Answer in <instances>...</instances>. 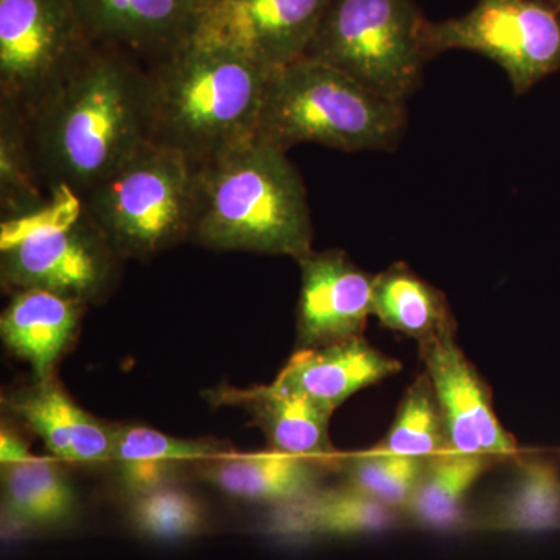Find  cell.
I'll return each mask as SVG.
<instances>
[{
    "instance_id": "obj_28",
    "label": "cell",
    "mask_w": 560,
    "mask_h": 560,
    "mask_svg": "<svg viewBox=\"0 0 560 560\" xmlns=\"http://www.w3.org/2000/svg\"><path fill=\"white\" fill-rule=\"evenodd\" d=\"M132 528L147 539H189L206 525L205 508L197 497L175 482L131 497Z\"/></svg>"
},
{
    "instance_id": "obj_17",
    "label": "cell",
    "mask_w": 560,
    "mask_h": 560,
    "mask_svg": "<svg viewBox=\"0 0 560 560\" xmlns=\"http://www.w3.org/2000/svg\"><path fill=\"white\" fill-rule=\"evenodd\" d=\"M209 400L248 411L272 452L326 459L334 453L329 423L334 412L278 382L253 388H217Z\"/></svg>"
},
{
    "instance_id": "obj_20",
    "label": "cell",
    "mask_w": 560,
    "mask_h": 560,
    "mask_svg": "<svg viewBox=\"0 0 560 560\" xmlns=\"http://www.w3.org/2000/svg\"><path fill=\"white\" fill-rule=\"evenodd\" d=\"M217 442L179 440L139 425H114L110 464L128 497L175 482L179 470L190 463L226 455Z\"/></svg>"
},
{
    "instance_id": "obj_19",
    "label": "cell",
    "mask_w": 560,
    "mask_h": 560,
    "mask_svg": "<svg viewBox=\"0 0 560 560\" xmlns=\"http://www.w3.org/2000/svg\"><path fill=\"white\" fill-rule=\"evenodd\" d=\"M397 512L342 485L272 506L267 528L287 539L370 536L389 529Z\"/></svg>"
},
{
    "instance_id": "obj_2",
    "label": "cell",
    "mask_w": 560,
    "mask_h": 560,
    "mask_svg": "<svg viewBox=\"0 0 560 560\" xmlns=\"http://www.w3.org/2000/svg\"><path fill=\"white\" fill-rule=\"evenodd\" d=\"M195 171L190 242L296 261L313 250L307 190L285 151L254 138Z\"/></svg>"
},
{
    "instance_id": "obj_11",
    "label": "cell",
    "mask_w": 560,
    "mask_h": 560,
    "mask_svg": "<svg viewBox=\"0 0 560 560\" xmlns=\"http://www.w3.org/2000/svg\"><path fill=\"white\" fill-rule=\"evenodd\" d=\"M298 264L296 348H323L363 337L372 315L374 276L341 249L311 250Z\"/></svg>"
},
{
    "instance_id": "obj_21",
    "label": "cell",
    "mask_w": 560,
    "mask_h": 560,
    "mask_svg": "<svg viewBox=\"0 0 560 560\" xmlns=\"http://www.w3.org/2000/svg\"><path fill=\"white\" fill-rule=\"evenodd\" d=\"M57 460L32 456L2 466L3 530L58 528L72 522L79 497Z\"/></svg>"
},
{
    "instance_id": "obj_7",
    "label": "cell",
    "mask_w": 560,
    "mask_h": 560,
    "mask_svg": "<svg viewBox=\"0 0 560 560\" xmlns=\"http://www.w3.org/2000/svg\"><path fill=\"white\" fill-rule=\"evenodd\" d=\"M425 25L412 0H331L304 58L348 73L388 101L407 103L430 60Z\"/></svg>"
},
{
    "instance_id": "obj_3",
    "label": "cell",
    "mask_w": 560,
    "mask_h": 560,
    "mask_svg": "<svg viewBox=\"0 0 560 560\" xmlns=\"http://www.w3.org/2000/svg\"><path fill=\"white\" fill-rule=\"evenodd\" d=\"M147 68L151 142L200 167L256 138L271 70L191 40Z\"/></svg>"
},
{
    "instance_id": "obj_4",
    "label": "cell",
    "mask_w": 560,
    "mask_h": 560,
    "mask_svg": "<svg viewBox=\"0 0 560 560\" xmlns=\"http://www.w3.org/2000/svg\"><path fill=\"white\" fill-rule=\"evenodd\" d=\"M405 128V103L302 57L268 75L256 138L285 153L305 142L341 151L390 150Z\"/></svg>"
},
{
    "instance_id": "obj_15",
    "label": "cell",
    "mask_w": 560,
    "mask_h": 560,
    "mask_svg": "<svg viewBox=\"0 0 560 560\" xmlns=\"http://www.w3.org/2000/svg\"><path fill=\"white\" fill-rule=\"evenodd\" d=\"M400 370L399 360L359 337L323 348L298 349L276 382L335 412L353 394Z\"/></svg>"
},
{
    "instance_id": "obj_14",
    "label": "cell",
    "mask_w": 560,
    "mask_h": 560,
    "mask_svg": "<svg viewBox=\"0 0 560 560\" xmlns=\"http://www.w3.org/2000/svg\"><path fill=\"white\" fill-rule=\"evenodd\" d=\"M3 408L46 445L62 463L98 466L110 464L114 425L102 422L80 407L57 377L11 389Z\"/></svg>"
},
{
    "instance_id": "obj_25",
    "label": "cell",
    "mask_w": 560,
    "mask_h": 560,
    "mask_svg": "<svg viewBox=\"0 0 560 560\" xmlns=\"http://www.w3.org/2000/svg\"><path fill=\"white\" fill-rule=\"evenodd\" d=\"M51 200L44 189L27 120L9 106L0 105V210L2 221L28 219L49 208Z\"/></svg>"
},
{
    "instance_id": "obj_24",
    "label": "cell",
    "mask_w": 560,
    "mask_h": 560,
    "mask_svg": "<svg viewBox=\"0 0 560 560\" xmlns=\"http://www.w3.org/2000/svg\"><path fill=\"white\" fill-rule=\"evenodd\" d=\"M493 529L539 533L560 526V470L545 459L518 463L489 517Z\"/></svg>"
},
{
    "instance_id": "obj_27",
    "label": "cell",
    "mask_w": 560,
    "mask_h": 560,
    "mask_svg": "<svg viewBox=\"0 0 560 560\" xmlns=\"http://www.w3.org/2000/svg\"><path fill=\"white\" fill-rule=\"evenodd\" d=\"M427 460L375 451L341 460L345 485L396 512H404L418 488Z\"/></svg>"
},
{
    "instance_id": "obj_12",
    "label": "cell",
    "mask_w": 560,
    "mask_h": 560,
    "mask_svg": "<svg viewBox=\"0 0 560 560\" xmlns=\"http://www.w3.org/2000/svg\"><path fill=\"white\" fill-rule=\"evenodd\" d=\"M419 357L436 394L452 451L500 460L515 455L517 444L497 418L489 386L456 338L420 345Z\"/></svg>"
},
{
    "instance_id": "obj_10",
    "label": "cell",
    "mask_w": 560,
    "mask_h": 560,
    "mask_svg": "<svg viewBox=\"0 0 560 560\" xmlns=\"http://www.w3.org/2000/svg\"><path fill=\"white\" fill-rule=\"evenodd\" d=\"M331 0H215L191 43L241 55L267 70L304 57Z\"/></svg>"
},
{
    "instance_id": "obj_26",
    "label": "cell",
    "mask_w": 560,
    "mask_h": 560,
    "mask_svg": "<svg viewBox=\"0 0 560 560\" xmlns=\"http://www.w3.org/2000/svg\"><path fill=\"white\" fill-rule=\"evenodd\" d=\"M375 451L429 459L452 451L436 394L427 372L405 393L385 440Z\"/></svg>"
},
{
    "instance_id": "obj_29",
    "label": "cell",
    "mask_w": 560,
    "mask_h": 560,
    "mask_svg": "<svg viewBox=\"0 0 560 560\" xmlns=\"http://www.w3.org/2000/svg\"><path fill=\"white\" fill-rule=\"evenodd\" d=\"M32 456L27 444L16 433L9 429L2 430V433H0V463H2V466L22 463V460L31 459Z\"/></svg>"
},
{
    "instance_id": "obj_8",
    "label": "cell",
    "mask_w": 560,
    "mask_h": 560,
    "mask_svg": "<svg viewBox=\"0 0 560 560\" xmlns=\"http://www.w3.org/2000/svg\"><path fill=\"white\" fill-rule=\"evenodd\" d=\"M94 46L73 0H0V105L27 119Z\"/></svg>"
},
{
    "instance_id": "obj_5",
    "label": "cell",
    "mask_w": 560,
    "mask_h": 560,
    "mask_svg": "<svg viewBox=\"0 0 560 560\" xmlns=\"http://www.w3.org/2000/svg\"><path fill=\"white\" fill-rule=\"evenodd\" d=\"M195 165L147 140L79 198L121 260H150L190 241Z\"/></svg>"
},
{
    "instance_id": "obj_31",
    "label": "cell",
    "mask_w": 560,
    "mask_h": 560,
    "mask_svg": "<svg viewBox=\"0 0 560 560\" xmlns=\"http://www.w3.org/2000/svg\"><path fill=\"white\" fill-rule=\"evenodd\" d=\"M545 2L550 3V5L552 7V9H555L556 11H558V13L560 14V0H545Z\"/></svg>"
},
{
    "instance_id": "obj_23",
    "label": "cell",
    "mask_w": 560,
    "mask_h": 560,
    "mask_svg": "<svg viewBox=\"0 0 560 560\" xmlns=\"http://www.w3.org/2000/svg\"><path fill=\"white\" fill-rule=\"evenodd\" d=\"M497 463L500 459L492 456L453 451L429 458L405 514L422 528H456L463 522L470 490Z\"/></svg>"
},
{
    "instance_id": "obj_13",
    "label": "cell",
    "mask_w": 560,
    "mask_h": 560,
    "mask_svg": "<svg viewBox=\"0 0 560 560\" xmlns=\"http://www.w3.org/2000/svg\"><path fill=\"white\" fill-rule=\"evenodd\" d=\"M95 46L131 55L145 66L190 43L200 10L194 0H73Z\"/></svg>"
},
{
    "instance_id": "obj_22",
    "label": "cell",
    "mask_w": 560,
    "mask_h": 560,
    "mask_svg": "<svg viewBox=\"0 0 560 560\" xmlns=\"http://www.w3.org/2000/svg\"><path fill=\"white\" fill-rule=\"evenodd\" d=\"M372 315L386 329L399 331L418 345L456 338V318L447 298L404 261L374 276Z\"/></svg>"
},
{
    "instance_id": "obj_1",
    "label": "cell",
    "mask_w": 560,
    "mask_h": 560,
    "mask_svg": "<svg viewBox=\"0 0 560 560\" xmlns=\"http://www.w3.org/2000/svg\"><path fill=\"white\" fill-rule=\"evenodd\" d=\"M25 120L50 200L80 198L150 140L149 68L94 46Z\"/></svg>"
},
{
    "instance_id": "obj_6",
    "label": "cell",
    "mask_w": 560,
    "mask_h": 560,
    "mask_svg": "<svg viewBox=\"0 0 560 560\" xmlns=\"http://www.w3.org/2000/svg\"><path fill=\"white\" fill-rule=\"evenodd\" d=\"M124 260L77 197L28 219L2 221L0 279L9 293L36 289L97 304L117 285Z\"/></svg>"
},
{
    "instance_id": "obj_16",
    "label": "cell",
    "mask_w": 560,
    "mask_h": 560,
    "mask_svg": "<svg viewBox=\"0 0 560 560\" xmlns=\"http://www.w3.org/2000/svg\"><path fill=\"white\" fill-rule=\"evenodd\" d=\"M0 318L5 348L31 366L33 378L55 377L90 305L46 290L13 291Z\"/></svg>"
},
{
    "instance_id": "obj_30",
    "label": "cell",
    "mask_w": 560,
    "mask_h": 560,
    "mask_svg": "<svg viewBox=\"0 0 560 560\" xmlns=\"http://www.w3.org/2000/svg\"><path fill=\"white\" fill-rule=\"evenodd\" d=\"M194 2H195V5L198 7V10H200V14H201V11L205 9H208L210 3L215 2V0H194Z\"/></svg>"
},
{
    "instance_id": "obj_18",
    "label": "cell",
    "mask_w": 560,
    "mask_h": 560,
    "mask_svg": "<svg viewBox=\"0 0 560 560\" xmlns=\"http://www.w3.org/2000/svg\"><path fill=\"white\" fill-rule=\"evenodd\" d=\"M330 459L305 458L270 452L232 456L230 453L201 463V475L210 485L234 499L250 503L279 504L301 499L319 489Z\"/></svg>"
},
{
    "instance_id": "obj_9",
    "label": "cell",
    "mask_w": 560,
    "mask_h": 560,
    "mask_svg": "<svg viewBox=\"0 0 560 560\" xmlns=\"http://www.w3.org/2000/svg\"><path fill=\"white\" fill-rule=\"evenodd\" d=\"M427 54H480L506 72L515 94H525L560 70V14L545 0H478L466 14L427 21Z\"/></svg>"
}]
</instances>
